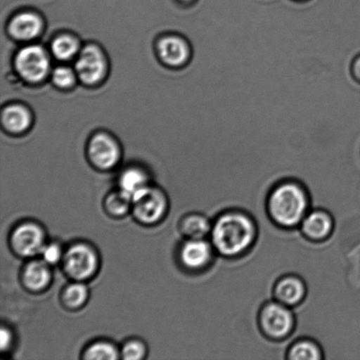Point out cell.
Masks as SVG:
<instances>
[{"label": "cell", "instance_id": "obj_9", "mask_svg": "<svg viewBox=\"0 0 360 360\" xmlns=\"http://www.w3.org/2000/svg\"><path fill=\"white\" fill-rule=\"evenodd\" d=\"M89 154L93 163L104 170L114 167L120 158L117 146L104 134L95 136L91 141Z\"/></svg>", "mask_w": 360, "mask_h": 360}, {"label": "cell", "instance_id": "obj_7", "mask_svg": "<svg viewBox=\"0 0 360 360\" xmlns=\"http://www.w3.org/2000/svg\"><path fill=\"white\" fill-rule=\"evenodd\" d=\"M11 243L19 255L32 257L41 252L45 246V236L39 226L25 224L14 229Z\"/></svg>", "mask_w": 360, "mask_h": 360}, {"label": "cell", "instance_id": "obj_22", "mask_svg": "<svg viewBox=\"0 0 360 360\" xmlns=\"http://www.w3.org/2000/svg\"><path fill=\"white\" fill-rule=\"evenodd\" d=\"M132 204V198L128 194L120 191L110 194L105 200V207L109 213L115 215L124 214Z\"/></svg>", "mask_w": 360, "mask_h": 360}, {"label": "cell", "instance_id": "obj_21", "mask_svg": "<svg viewBox=\"0 0 360 360\" xmlns=\"http://www.w3.org/2000/svg\"><path fill=\"white\" fill-rule=\"evenodd\" d=\"M88 290L86 285L81 283H74L65 288L63 299L67 306L75 309L79 308L86 302Z\"/></svg>", "mask_w": 360, "mask_h": 360}, {"label": "cell", "instance_id": "obj_13", "mask_svg": "<svg viewBox=\"0 0 360 360\" xmlns=\"http://www.w3.org/2000/svg\"><path fill=\"white\" fill-rule=\"evenodd\" d=\"M48 264L44 260H37L25 267L22 278L27 288L32 291H40L47 287L51 278Z\"/></svg>", "mask_w": 360, "mask_h": 360}, {"label": "cell", "instance_id": "obj_23", "mask_svg": "<svg viewBox=\"0 0 360 360\" xmlns=\"http://www.w3.org/2000/svg\"><path fill=\"white\" fill-rule=\"evenodd\" d=\"M84 358L86 359H109L115 360L119 358L117 349L114 345L100 342V343L94 344L89 348H87L84 352Z\"/></svg>", "mask_w": 360, "mask_h": 360}, {"label": "cell", "instance_id": "obj_12", "mask_svg": "<svg viewBox=\"0 0 360 360\" xmlns=\"http://www.w3.org/2000/svg\"><path fill=\"white\" fill-rule=\"evenodd\" d=\"M302 227L303 233L310 239L322 240L333 231V222L326 212L315 211L303 219Z\"/></svg>", "mask_w": 360, "mask_h": 360}, {"label": "cell", "instance_id": "obj_15", "mask_svg": "<svg viewBox=\"0 0 360 360\" xmlns=\"http://www.w3.org/2000/svg\"><path fill=\"white\" fill-rule=\"evenodd\" d=\"M305 287L295 277H287L277 284L276 296L285 305H295L304 297Z\"/></svg>", "mask_w": 360, "mask_h": 360}, {"label": "cell", "instance_id": "obj_25", "mask_svg": "<svg viewBox=\"0 0 360 360\" xmlns=\"http://www.w3.org/2000/svg\"><path fill=\"white\" fill-rule=\"evenodd\" d=\"M52 80L59 87H68L74 83L75 76L67 67H58L52 73Z\"/></svg>", "mask_w": 360, "mask_h": 360}, {"label": "cell", "instance_id": "obj_2", "mask_svg": "<svg viewBox=\"0 0 360 360\" xmlns=\"http://www.w3.org/2000/svg\"><path fill=\"white\" fill-rule=\"evenodd\" d=\"M308 203V197L301 185L285 182L275 187L268 207L271 217L278 225L291 228L305 218Z\"/></svg>", "mask_w": 360, "mask_h": 360}, {"label": "cell", "instance_id": "obj_5", "mask_svg": "<svg viewBox=\"0 0 360 360\" xmlns=\"http://www.w3.org/2000/svg\"><path fill=\"white\" fill-rule=\"evenodd\" d=\"M264 333L274 338L287 336L294 327V316L283 303H270L264 307L260 316Z\"/></svg>", "mask_w": 360, "mask_h": 360}, {"label": "cell", "instance_id": "obj_10", "mask_svg": "<svg viewBox=\"0 0 360 360\" xmlns=\"http://www.w3.org/2000/svg\"><path fill=\"white\" fill-rule=\"evenodd\" d=\"M184 266L190 269H201L210 262L212 247L203 239H190L180 252Z\"/></svg>", "mask_w": 360, "mask_h": 360}, {"label": "cell", "instance_id": "obj_27", "mask_svg": "<svg viewBox=\"0 0 360 360\" xmlns=\"http://www.w3.org/2000/svg\"><path fill=\"white\" fill-rule=\"evenodd\" d=\"M349 72H350L352 79L360 84V53L352 58L349 66Z\"/></svg>", "mask_w": 360, "mask_h": 360}, {"label": "cell", "instance_id": "obj_3", "mask_svg": "<svg viewBox=\"0 0 360 360\" xmlns=\"http://www.w3.org/2000/svg\"><path fill=\"white\" fill-rule=\"evenodd\" d=\"M98 264L96 252L83 243L70 247L63 257L65 273L76 281H84L93 276L97 271Z\"/></svg>", "mask_w": 360, "mask_h": 360}, {"label": "cell", "instance_id": "obj_29", "mask_svg": "<svg viewBox=\"0 0 360 360\" xmlns=\"http://www.w3.org/2000/svg\"><path fill=\"white\" fill-rule=\"evenodd\" d=\"M291 1L297 3V4H305V3L311 1V0H291Z\"/></svg>", "mask_w": 360, "mask_h": 360}, {"label": "cell", "instance_id": "obj_28", "mask_svg": "<svg viewBox=\"0 0 360 360\" xmlns=\"http://www.w3.org/2000/svg\"><path fill=\"white\" fill-rule=\"evenodd\" d=\"M12 334H11L10 331L5 328H2L1 330V349L2 351L6 350L10 347L11 344H12Z\"/></svg>", "mask_w": 360, "mask_h": 360}, {"label": "cell", "instance_id": "obj_18", "mask_svg": "<svg viewBox=\"0 0 360 360\" xmlns=\"http://www.w3.org/2000/svg\"><path fill=\"white\" fill-rule=\"evenodd\" d=\"M211 229L210 221L200 215H191L183 221L184 234L188 236L191 239H202L211 231Z\"/></svg>", "mask_w": 360, "mask_h": 360}, {"label": "cell", "instance_id": "obj_6", "mask_svg": "<svg viewBox=\"0 0 360 360\" xmlns=\"http://www.w3.org/2000/svg\"><path fill=\"white\" fill-rule=\"evenodd\" d=\"M16 68L27 80L35 82L47 75L49 62L47 54L39 46H28L18 53Z\"/></svg>", "mask_w": 360, "mask_h": 360}, {"label": "cell", "instance_id": "obj_8", "mask_svg": "<svg viewBox=\"0 0 360 360\" xmlns=\"http://www.w3.org/2000/svg\"><path fill=\"white\" fill-rule=\"evenodd\" d=\"M105 68L103 56L95 46H87L80 52L76 63V70L84 83H97L103 77Z\"/></svg>", "mask_w": 360, "mask_h": 360}, {"label": "cell", "instance_id": "obj_17", "mask_svg": "<svg viewBox=\"0 0 360 360\" xmlns=\"http://www.w3.org/2000/svg\"><path fill=\"white\" fill-rule=\"evenodd\" d=\"M147 176L139 169L132 168L123 172L120 178V186L122 192L133 197L134 194L147 186Z\"/></svg>", "mask_w": 360, "mask_h": 360}, {"label": "cell", "instance_id": "obj_20", "mask_svg": "<svg viewBox=\"0 0 360 360\" xmlns=\"http://www.w3.org/2000/svg\"><path fill=\"white\" fill-rule=\"evenodd\" d=\"M322 358L320 349L310 341H300L289 352V359L316 360Z\"/></svg>", "mask_w": 360, "mask_h": 360}, {"label": "cell", "instance_id": "obj_19", "mask_svg": "<svg viewBox=\"0 0 360 360\" xmlns=\"http://www.w3.org/2000/svg\"><path fill=\"white\" fill-rule=\"evenodd\" d=\"M79 45L75 39L63 35L56 38L52 44V52L60 60H68L77 54Z\"/></svg>", "mask_w": 360, "mask_h": 360}, {"label": "cell", "instance_id": "obj_16", "mask_svg": "<svg viewBox=\"0 0 360 360\" xmlns=\"http://www.w3.org/2000/svg\"><path fill=\"white\" fill-rule=\"evenodd\" d=\"M3 122L11 131L20 132L30 125V116L24 108L12 105L4 112Z\"/></svg>", "mask_w": 360, "mask_h": 360}, {"label": "cell", "instance_id": "obj_26", "mask_svg": "<svg viewBox=\"0 0 360 360\" xmlns=\"http://www.w3.org/2000/svg\"><path fill=\"white\" fill-rule=\"evenodd\" d=\"M42 260L49 264H54L58 262L62 257V250L56 245H45L41 250Z\"/></svg>", "mask_w": 360, "mask_h": 360}, {"label": "cell", "instance_id": "obj_30", "mask_svg": "<svg viewBox=\"0 0 360 360\" xmlns=\"http://www.w3.org/2000/svg\"><path fill=\"white\" fill-rule=\"evenodd\" d=\"M180 1L189 3L193 1V0H180Z\"/></svg>", "mask_w": 360, "mask_h": 360}, {"label": "cell", "instance_id": "obj_1", "mask_svg": "<svg viewBox=\"0 0 360 360\" xmlns=\"http://www.w3.org/2000/svg\"><path fill=\"white\" fill-rule=\"evenodd\" d=\"M212 242L221 255H239L252 245L256 235L252 219L241 213L221 215L211 229Z\"/></svg>", "mask_w": 360, "mask_h": 360}, {"label": "cell", "instance_id": "obj_11", "mask_svg": "<svg viewBox=\"0 0 360 360\" xmlns=\"http://www.w3.org/2000/svg\"><path fill=\"white\" fill-rule=\"evenodd\" d=\"M158 51L164 62L172 66L182 65L190 58L188 44L177 37L164 38L158 45Z\"/></svg>", "mask_w": 360, "mask_h": 360}, {"label": "cell", "instance_id": "obj_14", "mask_svg": "<svg viewBox=\"0 0 360 360\" xmlns=\"http://www.w3.org/2000/svg\"><path fill=\"white\" fill-rule=\"evenodd\" d=\"M41 21L33 13H22L16 16L10 24L11 33L18 39L28 40L40 33Z\"/></svg>", "mask_w": 360, "mask_h": 360}, {"label": "cell", "instance_id": "obj_4", "mask_svg": "<svg viewBox=\"0 0 360 360\" xmlns=\"http://www.w3.org/2000/svg\"><path fill=\"white\" fill-rule=\"evenodd\" d=\"M134 213L143 224L160 221L167 210V199L161 191L146 186L132 197Z\"/></svg>", "mask_w": 360, "mask_h": 360}, {"label": "cell", "instance_id": "obj_24", "mask_svg": "<svg viewBox=\"0 0 360 360\" xmlns=\"http://www.w3.org/2000/svg\"><path fill=\"white\" fill-rule=\"evenodd\" d=\"M146 347L139 341H130L124 345L122 351V357L128 360L141 359L146 355Z\"/></svg>", "mask_w": 360, "mask_h": 360}]
</instances>
